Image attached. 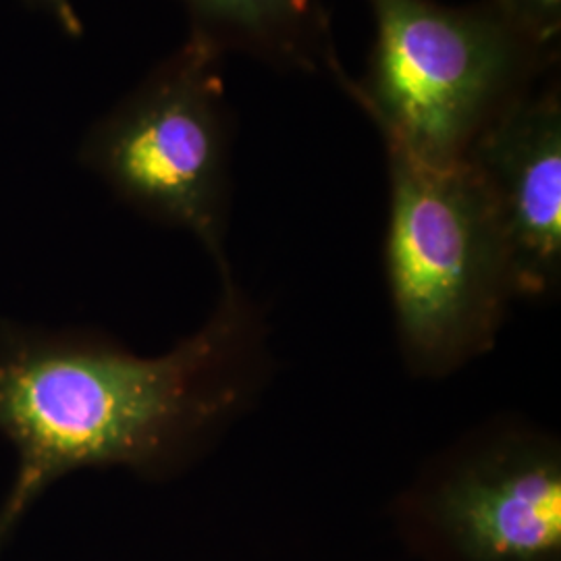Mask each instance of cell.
Instances as JSON below:
<instances>
[{
	"instance_id": "ba28073f",
	"label": "cell",
	"mask_w": 561,
	"mask_h": 561,
	"mask_svg": "<svg viewBox=\"0 0 561 561\" xmlns=\"http://www.w3.org/2000/svg\"><path fill=\"white\" fill-rule=\"evenodd\" d=\"M505 15L541 46L560 36L561 0H495Z\"/></svg>"
},
{
	"instance_id": "9c48e42d",
	"label": "cell",
	"mask_w": 561,
	"mask_h": 561,
	"mask_svg": "<svg viewBox=\"0 0 561 561\" xmlns=\"http://www.w3.org/2000/svg\"><path fill=\"white\" fill-rule=\"evenodd\" d=\"M23 2L55 21L60 32L67 34L69 38H80L83 34V23L71 0H23Z\"/></svg>"
},
{
	"instance_id": "52a82bcc",
	"label": "cell",
	"mask_w": 561,
	"mask_h": 561,
	"mask_svg": "<svg viewBox=\"0 0 561 561\" xmlns=\"http://www.w3.org/2000/svg\"><path fill=\"white\" fill-rule=\"evenodd\" d=\"M192 34L215 50L312 71L335 60L321 0H180Z\"/></svg>"
},
{
	"instance_id": "5b68a950",
	"label": "cell",
	"mask_w": 561,
	"mask_h": 561,
	"mask_svg": "<svg viewBox=\"0 0 561 561\" xmlns=\"http://www.w3.org/2000/svg\"><path fill=\"white\" fill-rule=\"evenodd\" d=\"M431 505L470 561H551L561 551V454L541 435L505 433L458 451Z\"/></svg>"
},
{
	"instance_id": "6da1fadb",
	"label": "cell",
	"mask_w": 561,
	"mask_h": 561,
	"mask_svg": "<svg viewBox=\"0 0 561 561\" xmlns=\"http://www.w3.org/2000/svg\"><path fill=\"white\" fill-rule=\"evenodd\" d=\"M261 352V321L231 271L210 319L154 358L85 331L0 322V435L18 456L0 545L71 472L185 466L252 400Z\"/></svg>"
},
{
	"instance_id": "277c9868",
	"label": "cell",
	"mask_w": 561,
	"mask_h": 561,
	"mask_svg": "<svg viewBox=\"0 0 561 561\" xmlns=\"http://www.w3.org/2000/svg\"><path fill=\"white\" fill-rule=\"evenodd\" d=\"M221 57L190 36L90 127L80 161L134 210L190 231L225 273L231 266L225 256L229 129Z\"/></svg>"
},
{
	"instance_id": "8992f818",
	"label": "cell",
	"mask_w": 561,
	"mask_h": 561,
	"mask_svg": "<svg viewBox=\"0 0 561 561\" xmlns=\"http://www.w3.org/2000/svg\"><path fill=\"white\" fill-rule=\"evenodd\" d=\"M463 162L500 225L518 298H542L561 280V104L558 92L524 96Z\"/></svg>"
},
{
	"instance_id": "3957f363",
	"label": "cell",
	"mask_w": 561,
	"mask_h": 561,
	"mask_svg": "<svg viewBox=\"0 0 561 561\" xmlns=\"http://www.w3.org/2000/svg\"><path fill=\"white\" fill-rule=\"evenodd\" d=\"M387 280L401 352L439 377L491 350L516 296L493 208L466 162L431 167L387 148Z\"/></svg>"
},
{
	"instance_id": "7a4b0ae2",
	"label": "cell",
	"mask_w": 561,
	"mask_h": 561,
	"mask_svg": "<svg viewBox=\"0 0 561 561\" xmlns=\"http://www.w3.org/2000/svg\"><path fill=\"white\" fill-rule=\"evenodd\" d=\"M377 41L350 92L387 148L431 167L463 162L482 134L526 96L541 46L493 0L449 9L431 0H368Z\"/></svg>"
}]
</instances>
